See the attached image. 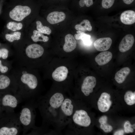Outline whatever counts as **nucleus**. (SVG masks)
I'll use <instances>...</instances> for the list:
<instances>
[{"label": "nucleus", "mask_w": 135, "mask_h": 135, "mask_svg": "<svg viewBox=\"0 0 135 135\" xmlns=\"http://www.w3.org/2000/svg\"><path fill=\"white\" fill-rule=\"evenodd\" d=\"M8 70V67L3 66L2 64V61L0 60V72L2 73H4L7 72Z\"/></svg>", "instance_id": "nucleus-30"}, {"label": "nucleus", "mask_w": 135, "mask_h": 135, "mask_svg": "<svg viewBox=\"0 0 135 135\" xmlns=\"http://www.w3.org/2000/svg\"><path fill=\"white\" fill-rule=\"evenodd\" d=\"M133 125H132L128 121L126 122L124 125L125 132L127 133L133 132H134V129L132 127Z\"/></svg>", "instance_id": "nucleus-28"}, {"label": "nucleus", "mask_w": 135, "mask_h": 135, "mask_svg": "<svg viewBox=\"0 0 135 135\" xmlns=\"http://www.w3.org/2000/svg\"><path fill=\"white\" fill-rule=\"evenodd\" d=\"M112 54L110 52L103 51L95 57L96 62L100 66H103L108 63L112 59Z\"/></svg>", "instance_id": "nucleus-17"}, {"label": "nucleus", "mask_w": 135, "mask_h": 135, "mask_svg": "<svg viewBox=\"0 0 135 135\" xmlns=\"http://www.w3.org/2000/svg\"><path fill=\"white\" fill-rule=\"evenodd\" d=\"M31 11V9L28 6L18 5L10 11L9 16L13 20L20 21L29 15Z\"/></svg>", "instance_id": "nucleus-7"}, {"label": "nucleus", "mask_w": 135, "mask_h": 135, "mask_svg": "<svg viewBox=\"0 0 135 135\" xmlns=\"http://www.w3.org/2000/svg\"><path fill=\"white\" fill-rule=\"evenodd\" d=\"M66 96L62 91L49 92L36 98L38 108L42 118L41 128L48 135L59 134L58 130L61 106Z\"/></svg>", "instance_id": "nucleus-1"}, {"label": "nucleus", "mask_w": 135, "mask_h": 135, "mask_svg": "<svg viewBox=\"0 0 135 135\" xmlns=\"http://www.w3.org/2000/svg\"><path fill=\"white\" fill-rule=\"evenodd\" d=\"M134 41V38L132 35L129 34L126 35L119 44L118 49L120 52H124L130 50L132 46Z\"/></svg>", "instance_id": "nucleus-12"}, {"label": "nucleus", "mask_w": 135, "mask_h": 135, "mask_svg": "<svg viewBox=\"0 0 135 135\" xmlns=\"http://www.w3.org/2000/svg\"><path fill=\"white\" fill-rule=\"evenodd\" d=\"M124 99L126 104L131 106L135 103V92H132V91H128L125 93Z\"/></svg>", "instance_id": "nucleus-23"}, {"label": "nucleus", "mask_w": 135, "mask_h": 135, "mask_svg": "<svg viewBox=\"0 0 135 135\" xmlns=\"http://www.w3.org/2000/svg\"><path fill=\"white\" fill-rule=\"evenodd\" d=\"M16 80L17 86L16 94L22 101L36 99L40 96L38 91V80L34 75L24 74Z\"/></svg>", "instance_id": "nucleus-2"}, {"label": "nucleus", "mask_w": 135, "mask_h": 135, "mask_svg": "<svg viewBox=\"0 0 135 135\" xmlns=\"http://www.w3.org/2000/svg\"><path fill=\"white\" fill-rule=\"evenodd\" d=\"M8 51L5 48L0 49V58L5 59L7 58L8 56Z\"/></svg>", "instance_id": "nucleus-29"}, {"label": "nucleus", "mask_w": 135, "mask_h": 135, "mask_svg": "<svg viewBox=\"0 0 135 135\" xmlns=\"http://www.w3.org/2000/svg\"><path fill=\"white\" fill-rule=\"evenodd\" d=\"M124 2L127 4H131L134 0H122Z\"/></svg>", "instance_id": "nucleus-33"}, {"label": "nucleus", "mask_w": 135, "mask_h": 135, "mask_svg": "<svg viewBox=\"0 0 135 135\" xmlns=\"http://www.w3.org/2000/svg\"><path fill=\"white\" fill-rule=\"evenodd\" d=\"M114 1V0H102V6L104 8H109L113 5Z\"/></svg>", "instance_id": "nucleus-27"}, {"label": "nucleus", "mask_w": 135, "mask_h": 135, "mask_svg": "<svg viewBox=\"0 0 135 135\" xmlns=\"http://www.w3.org/2000/svg\"><path fill=\"white\" fill-rule=\"evenodd\" d=\"M66 17V14L63 12L56 11L49 14L47 17V20L50 24H54L64 21Z\"/></svg>", "instance_id": "nucleus-14"}, {"label": "nucleus", "mask_w": 135, "mask_h": 135, "mask_svg": "<svg viewBox=\"0 0 135 135\" xmlns=\"http://www.w3.org/2000/svg\"><path fill=\"white\" fill-rule=\"evenodd\" d=\"M124 134V131L122 130H120L116 132L114 134V135H123Z\"/></svg>", "instance_id": "nucleus-32"}, {"label": "nucleus", "mask_w": 135, "mask_h": 135, "mask_svg": "<svg viewBox=\"0 0 135 135\" xmlns=\"http://www.w3.org/2000/svg\"><path fill=\"white\" fill-rule=\"evenodd\" d=\"M130 71V69L128 67L123 68L117 72L116 74L114 79L119 84L123 83Z\"/></svg>", "instance_id": "nucleus-18"}, {"label": "nucleus", "mask_w": 135, "mask_h": 135, "mask_svg": "<svg viewBox=\"0 0 135 135\" xmlns=\"http://www.w3.org/2000/svg\"><path fill=\"white\" fill-rule=\"evenodd\" d=\"M21 33L20 32H15L12 34H6L5 35V38L6 40L10 42L15 40H19L21 37Z\"/></svg>", "instance_id": "nucleus-25"}, {"label": "nucleus", "mask_w": 135, "mask_h": 135, "mask_svg": "<svg viewBox=\"0 0 135 135\" xmlns=\"http://www.w3.org/2000/svg\"><path fill=\"white\" fill-rule=\"evenodd\" d=\"M78 104V101L71 94L66 96L61 106L58 130L59 134L66 127Z\"/></svg>", "instance_id": "nucleus-4"}, {"label": "nucleus", "mask_w": 135, "mask_h": 135, "mask_svg": "<svg viewBox=\"0 0 135 135\" xmlns=\"http://www.w3.org/2000/svg\"><path fill=\"white\" fill-rule=\"evenodd\" d=\"M68 70L65 66H62L56 68L52 74L53 79L58 82H64L66 78Z\"/></svg>", "instance_id": "nucleus-13"}, {"label": "nucleus", "mask_w": 135, "mask_h": 135, "mask_svg": "<svg viewBox=\"0 0 135 135\" xmlns=\"http://www.w3.org/2000/svg\"></svg>", "instance_id": "nucleus-35"}, {"label": "nucleus", "mask_w": 135, "mask_h": 135, "mask_svg": "<svg viewBox=\"0 0 135 135\" xmlns=\"http://www.w3.org/2000/svg\"><path fill=\"white\" fill-rule=\"evenodd\" d=\"M31 38L34 42L39 41L46 42L49 40L48 36H45L43 33L36 30L33 31V34L31 36Z\"/></svg>", "instance_id": "nucleus-22"}, {"label": "nucleus", "mask_w": 135, "mask_h": 135, "mask_svg": "<svg viewBox=\"0 0 135 135\" xmlns=\"http://www.w3.org/2000/svg\"><path fill=\"white\" fill-rule=\"evenodd\" d=\"M91 122V118L86 110L79 109L78 104L70 121L66 126L67 134H74L78 132L80 128H87Z\"/></svg>", "instance_id": "nucleus-5"}, {"label": "nucleus", "mask_w": 135, "mask_h": 135, "mask_svg": "<svg viewBox=\"0 0 135 135\" xmlns=\"http://www.w3.org/2000/svg\"><path fill=\"white\" fill-rule=\"evenodd\" d=\"M37 108L36 99L28 101L22 107L18 118L22 128L23 135H26L31 130L36 128V109Z\"/></svg>", "instance_id": "nucleus-3"}, {"label": "nucleus", "mask_w": 135, "mask_h": 135, "mask_svg": "<svg viewBox=\"0 0 135 135\" xmlns=\"http://www.w3.org/2000/svg\"><path fill=\"white\" fill-rule=\"evenodd\" d=\"M120 20L123 24L126 25H130L135 22V12L129 10L123 12L120 16Z\"/></svg>", "instance_id": "nucleus-16"}, {"label": "nucleus", "mask_w": 135, "mask_h": 135, "mask_svg": "<svg viewBox=\"0 0 135 135\" xmlns=\"http://www.w3.org/2000/svg\"><path fill=\"white\" fill-rule=\"evenodd\" d=\"M112 43V39L109 37L100 38L96 40L94 44L96 49L99 51H104L108 50Z\"/></svg>", "instance_id": "nucleus-11"}, {"label": "nucleus", "mask_w": 135, "mask_h": 135, "mask_svg": "<svg viewBox=\"0 0 135 135\" xmlns=\"http://www.w3.org/2000/svg\"><path fill=\"white\" fill-rule=\"evenodd\" d=\"M96 84V78L92 76H88L84 79L81 85V91L84 96H89L93 90Z\"/></svg>", "instance_id": "nucleus-8"}, {"label": "nucleus", "mask_w": 135, "mask_h": 135, "mask_svg": "<svg viewBox=\"0 0 135 135\" xmlns=\"http://www.w3.org/2000/svg\"><path fill=\"white\" fill-rule=\"evenodd\" d=\"M76 46V42L74 36L68 34L65 37V43L63 46L64 50L66 52H70L74 50Z\"/></svg>", "instance_id": "nucleus-15"}, {"label": "nucleus", "mask_w": 135, "mask_h": 135, "mask_svg": "<svg viewBox=\"0 0 135 135\" xmlns=\"http://www.w3.org/2000/svg\"><path fill=\"white\" fill-rule=\"evenodd\" d=\"M6 27L9 30L15 31L21 29L22 27V25L21 23L10 22L7 24Z\"/></svg>", "instance_id": "nucleus-26"}, {"label": "nucleus", "mask_w": 135, "mask_h": 135, "mask_svg": "<svg viewBox=\"0 0 135 135\" xmlns=\"http://www.w3.org/2000/svg\"><path fill=\"white\" fill-rule=\"evenodd\" d=\"M4 120V125L0 128V135H18L22 132L18 114L7 112Z\"/></svg>", "instance_id": "nucleus-6"}, {"label": "nucleus", "mask_w": 135, "mask_h": 135, "mask_svg": "<svg viewBox=\"0 0 135 135\" xmlns=\"http://www.w3.org/2000/svg\"><path fill=\"white\" fill-rule=\"evenodd\" d=\"M36 28L38 31L43 34L50 35L52 32L51 29L48 27L43 26L42 22L39 21L36 22Z\"/></svg>", "instance_id": "nucleus-24"}, {"label": "nucleus", "mask_w": 135, "mask_h": 135, "mask_svg": "<svg viewBox=\"0 0 135 135\" xmlns=\"http://www.w3.org/2000/svg\"><path fill=\"white\" fill-rule=\"evenodd\" d=\"M110 97V95L106 92L102 94L98 102V108L100 111L105 112L109 110L112 103Z\"/></svg>", "instance_id": "nucleus-10"}, {"label": "nucleus", "mask_w": 135, "mask_h": 135, "mask_svg": "<svg viewBox=\"0 0 135 135\" xmlns=\"http://www.w3.org/2000/svg\"><path fill=\"white\" fill-rule=\"evenodd\" d=\"M44 50L41 46L36 44L28 46L26 50V53L29 58L35 59L41 56L44 53Z\"/></svg>", "instance_id": "nucleus-9"}, {"label": "nucleus", "mask_w": 135, "mask_h": 135, "mask_svg": "<svg viewBox=\"0 0 135 135\" xmlns=\"http://www.w3.org/2000/svg\"><path fill=\"white\" fill-rule=\"evenodd\" d=\"M85 4L88 7L92 6L93 4V0H84Z\"/></svg>", "instance_id": "nucleus-31"}, {"label": "nucleus", "mask_w": 135, "mask_h": 135, "mask_svg": "<svg viewBox=\"0 0 135 135\" xmlns=\"http://www.w3.org/2000/svg\"><path fill=\"white\" fill-rule=\"evenodd\" d=\"M76 32L77 34L74 35L75 39L82 40L84 44L86 46H89L91 45L92 42L90 39L91 36L90 35L80 31L77 30Z\"/></svg>", "instance_id": "nucleus-19"}, {"label": "nucleus", "mask_w": 135, "mask_h": 135, "mask_svg": "<svg viewBox=\"0 0 135 135\" xmlns=\"http://www.w3.org/2000/svg\"><path fill=\"white\" fill-rule=\"evenodd\" d=\"M74 27L76 30L83 32L91 31L92 29L90 22L86 19L84 20L80 24L76 25Z\"/></svg>", "instance_id": "nucleus-20"}, {"label": "nucleus", "mask_w": 135, "mask_h": 135, "mask_svg": "<svg viewBox=\"0 0 135 135\" xmlns=\"http://www.w3.org/2000/svg\"><path fill=\"white\" fill-rule=\"evenodd\" d=\"M108 117L106 116H102L99 120L100 127L105 132H109L112 130V126L107 123Z\"/></svg>", "instance_id": "nucleus-21"}, {"label": "nucleus", "mask_w": 135, "mask_h": 135, "mask_svg": "<svg viewBox=\"0 0 135 135\" xmlns=\"http://www.w3.org/2000/svg\"><path fill=\"white\" fill-rule=\"evenodd\" d=\"M79 4L80 6L82 7H84L85 4L84 0H80L79 2Z\"/></svg>", "instance_id": "nucleus-34"}]
</instances>
